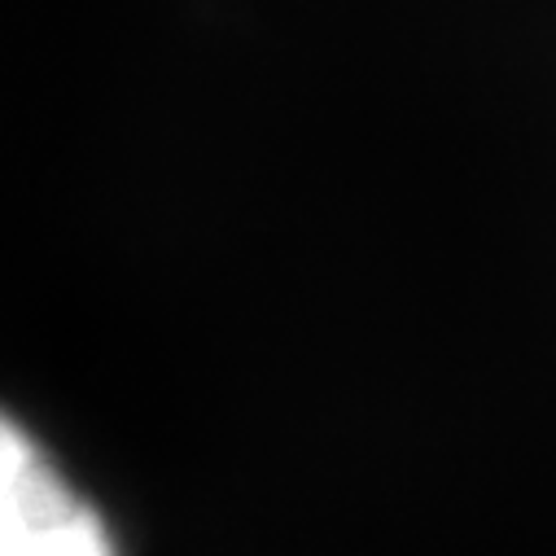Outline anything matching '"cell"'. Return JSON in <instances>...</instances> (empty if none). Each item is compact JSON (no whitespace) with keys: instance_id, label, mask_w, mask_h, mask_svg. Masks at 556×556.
<instances>
[{"instance_id":"6da1fadb","label":"cell","mask_w":556,"mask_h":556,"mask_svg":"<svg viewBox=\"0 0 556 556\" xmlns=\"http://www.w3.org/2000/svg\"><path fill=\"white\" fill-rule=\"evenodd\" d=\"M0 556H118L92 504L0 412Z\"/></svg>"}]
</instances>
